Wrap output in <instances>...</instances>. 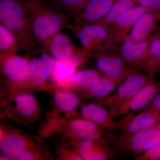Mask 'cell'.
Returning <instances> with one entry per match:
<instances>
[{"instance_id": "16", "label": "cell", "mask_w": 160, "mask_h": 160, "mask_svg": "<svg viewBox=\"0 0 160 160\" xmlns=\"http://www.w3.org/2000/svg\"><path fill=\"white\" fill-rule=\"evenodd\" d=\"M103 128L93 122L86 119L72 121L70 130L75 138L79 142L100 141L103 142Z\"/></svg>"}, {"instance_id": "32", "label": "cell", "mask_w": 160, "mask_h": 160, "mask_svg": "<svg viewBox=\"0 0 160 160\" xmlns=\"http://www.w3.org/2000/svg\"><path fill=\"white\" fill-rule=\"evenodd\" d=\"M21 1H23L24 2H30V1H37V0H21Z\"/></svg>"}, {"instance_id": "12", "label": "cell", "mask_w": 160, "mask_h": 160, "mask_svg": "<svg viewBox=\"0 0 160 160\" xmlns=\"http://www.w3.org/2000/svg\"><path fill=\"white\" fill-rule=\"evenodd\" d=\"M160 91V82L152 79L134 97L119 110L116 117L121 115L133 114V112L146 109Z\"/></svg>"}, {"instance_id": "4", "label": "cell", "mask_w": 160, "mask_h": 160, "mask_svg": "<svg viewBox=\"0 0 160 160\" xmlns=\"http://www.w3.org/2000/svg\"><path fill=\"white\" fill-rule=\"evenodd\" d=\"M160 142V123L151 128L131 134L120 135L116 139L115 146L122 153L138 156Z\"/></svg>"}, {"instance_id": "7", "label": "cell", "mask_w": 160, "mask_h": 160, "mask_svg": "<svg viewBox=\"0 0 160 160\" xmlns=\"http://www.w3.org/2000/svg\"><path fill=\"white\" fill-rule=\"evenodd\" d=\"M72 30L76 34L82 49L89 55L102 49L109 40V27L101 23H92Z\"/></svg>"}, {"instance_id": "24", "label": "cell", "mask_w": 160, "mask_h": 160, "mask_svg": "<svg viewBox=\"0 0 160 160\" xmlns=\"http://www.w3.org/2000/svg\"><path fill=\"white\" fill-rule=\"evenodd\" d=\"M118 84L114 80L104 75L101 76L98 82L88 90V92L92 97L102 99L112 94Z\"/></svg>"}, {"instance_id": "34", "label": "cell", "mask_w": 160, "mask_h": 160, "mask_svg": "<svg viewBox=\"0 0 160 160\" xmlns=\"http://www.w3.org/2000/svg\"></svg>"}, {"instance_id": "15", "label": "cell", "mask_w": 160, "mask_h": 160, "mask_svg": "<svg viewBox=\"0 0 160 160\" xmlns=\"http://www.w3.org/2000/svg\"><path fill=\"white\" fill-rule=\"evenodd\" d=\"M83 118L97 124L103 129L109 130L119 129L117 122L113 121L111 112L104 106L95 103L86 104L81 109Z\"/></svg>"}, {"instance_id": "23", "label": "cell", "mask_w": 160, "mask_h": 160, "mask_svg": "<svg viewBox=\"0 0 160 160\" xmlns=\"http://www.w3.org/2000/svg\"><path fill=\"white\" fill-rule=\"evenodd\" d=\"M14 102L18 111L24 117H31L37 111V101L32 95L29 93L18 95L14 98Z\"/></svg>"}, {"instance_id": "26", "label": "cell", "mask_w": 160, "mask_h": 160, "mask_svg": "<svg viewBox=\"0 0 160 160\" xmlns=\"http://www.w3.org/2000/svg\"><path fill=\"white\" fill-rule=\"evenodd\" d=\"M54 100L57 107L63 112L73 111L79 103L77 95L72 92L62 90L55 92Z\"/></svg>"}, {"instance_id": "11", "label": "cell", "mask_w": 160, "mask_h": 160, "mask_svg": "<svg viewBox=\"0 0 160 160\" xmlns=\"http://www.w3.org/2000/svg\"><path fill=\"white\" fill-rule=\"evenodd\" d=\"M41 46V49L51 55L55 59H72L80 51L69 36L59 32Z\"/></svg>"}, {"instance_id": "30", "label": "cell", "mask_w": 160, "mask_h": 160, "mask_svg": "<svg viewBox=\"0 0 160 160\" xmlns=\"http://www.w3.org/2000/svg\"><path fill=\"white\" fill-rule=\"evenodd\" d=\"M148 108H150L160 114V92L156 95Z\"/></svg>"}, {"instance_id": "1", "label": "cell", "mask_w": 160, "mask_h": 160, "mask_svg": "<svg viewBox=\"0 0 160 160\" xmlns=\"http://www.w3.org/2000/svg\"><path fill=\"white\" fill-rule=\"evenodd\" d=\"M24 3L32 34L38 44L42 45L63 29H71L70 18L49 1L37 0Z\"/></svg>"}, {"instance_id": "27", "label": "cell", "mask_w": 160, "mask_h": 160, "mask_svg": "<svg viewBox=\"0 0 160 160\" xmlns=\"http://www.w3.org/2000/svg\"><path fill=\"white\" fill-rule=\"evenodd\" d=\"M89 0H49L52 5L68 15L75 17L82 10Z\"/></svg>"}, {"instance_id": "31", "label": "cell", "mask_w": 160, "mask_h": 160, "mask_svg": "<svg viewBox=\"0 0 160 160\" xmlns=\"http://www.w3.org/2000/svg\"><path fill=\"white\" fill-rule=\"evenodd\" d=\"M35 159V155L29 150L23 151L19 155L17 159L18 160H31Z\"/></svg>"}, {"instance_id": "25", "label": "cell", "mask_w": 160, "mask_h": 160, "mask_svg": "<svg viewBox=\"0 0 160 160\" xmlns=\"http://www.w3.org/2000/svg\"><path fill=\"white\" fill-rule=\"evenodd\" d=\"M136 0H116L106 17L96 23L110 26L120 16L136 6Z\"/></svg>"}, {"instance_id": "2", "label": "cell", "mask_w": 160, "mask_h": 160, "mask_svg": "<svg viewBox=\"0 0 160 160\" xmlns=\"http://www.w3.org/2000/svg\"><path fill=\"white\" fill-rule=\"evenodd\" d=\"M0 24L19 40L23 51L35 56L41 51L35 40L25 3L21 0H0Z\"/></svg>"}, {"instance_id": "21", "label": "cell", "mask_w": 160, "mask_h": 160, "mask_svg": "<svg viewBox=\"0 0 160 160\" xmlns=\"http://www.w3.org/2000/svg\"><path fill=\"white\" fill-rule=\"evenodd\" d=\"M101 77L99 72L94 69L76 71L72 78L70 85L88 91L98 82Z\"/></svg>"}, {"instance_id": "20", "label": "cell", "mask_w": 160, "mask_h": 160, "mask_svg": "<svg viewBox=\"0 0 160 160\" xmlns=\"http://www.w3.org/2000/svg\"><path fill=\"white\" fill-rule=\"evenodd\" d=\"M1 149L5 156L9 158L17 159L23 151L27 150L25 139L16 133H9L2 138Z\"/></svg>"}, {"instance_id": "13", "label": "cell", "mask_w": 160, "mask_h": 160, "mask_svg": "<svg viewBox=\"0 0 160 160\" xmlns=\"http://www.w3.org/2000/svg\"><path fill=\"white\" fill-rule=\"evenodd\" d=\"M149 38L145 41H137L127 38L120 44V54L131 69L141 68L148 52Z\"/></svg>"}, {"instance_id": "28", "label": "cell", "mask_w": 160, "mask_h": 160, "mask_svg": "<svg viewBox=\"0 0 160 160\" xmlns=\"http://www.w3.org/2000/svg\"><path fill=\"white\" fill-rule=\"evenodd\" d=\"M136 4L160 18V0H136Z\"/></svg>"}, {"instance_id": "14", "label": "cell", "mask_w": 160, "mask_h": 160, "mask_svg": "<svg viewBox=\"0 0 160 160\" xmlns=\"http://www.w3.org/2000/svg\"><path fill=\"white\" fill-rule=\"evenodd\" d=\"M33 57V58L29 59L31 83L35 86H42L51 76L55 59L51 55L42 50L39 57H36V56Z\"/></svg>"}, {"instance_id": "18", "label": "cell", "mask_w": 160, "mask_h": 160, "mask_svg": "<svg viewBox=\"0 0 160 160\" xmlns=\"http://www.w3.org/2000/svg\"><path fill=\"white\" fill-rule=\"evenodd\" d=\"M140 68L152 78L160 71V34L149 38L148 52Z\"/></svg>"}, {"instance_id": "19", "label": "cell", "mask_w": 160, "mask_h": 160, "mask_svg": "<svg viewBox=\"0 0 160 160\" xmlns=\"http://www.w3.org/2000/svg\"><path fill=\"white\" fill-rule=\"evenodd\" d=\"M78 66L70 59H55L52 78L60 86L70 85L72 76L76 72Z\"/></svg>"}, {"instance_id": "8", "label": "cell", "mask_w": 160, "mask_h": 160, "mask_svg": "<svg viewBox=\"0 0 160 160\" xmlns=\"http://www.w3.org/2000/svg\"><path fill=\"white\" fill-rule=\"evenodd\" d=\"M146 12L143 7L136 5L120 16L112 24L108 26L109 39L106 46L121 44L128 37L135 23Z\"/></svg>"}, {"instance_id": "5", "label": "cell", "mask_w": 160, "mask_h": 160, "mask_svg": "<svg viewBox=\"0 0 160 160\" xmlns=\"http://www.w3.org/2000/svg\"><path fill=\"white\" fill-rule=\"evenodd\" d=\"M119 45H109L94 53L98 69L119 84L134 69L128 66L119 51Z\"/></svg>"}, {"instance_id": "9", "label": "cell", "mask_w": 160, "mask_h": 160, "mask_svg": "<svg viewBox=\"0 0 160 160\" xmlns=\"http://www.w3.org/2000/svg\"><path fill=\"white\" fill-rule=\"evenodd\" d=\"M116 0H89L82 11L74 18L70 29L98 22L109 13Z\"/></svg>"}, {"instance_id": "3", "label": "cell", "mask_w": 160, "mask_h": 160, "mask_svg": "<svg viewBox=\"0 0 160 160\" xmlns=\"http://www.w3.org/2000/svg\"><path fill=\"white\" fill-rule=\"evenodd\" d=\"M147 74L134 70L119 83L114 94L101 100L113 118L125 104L132 99L152 79Z\"/></svg>"}, {"instance_id": "33", "label": "cell", "mask_w": 160, "mask_h": 160, "mask_svg": "<svg viewBox=\"0 0 160 160\" xmlns=\"http://www.w3.org/2000/svg\"><path fill=\"white\" fill-rule=\"evenodd\" d=\"M159 123H160V121Z\"/></svg>"}, {"instance_id": "6", "label": "cell", "mask_w": 160, "mask_h": 160, "mask_svg": "<svg viewBox=\"0 0 160 160\" xmlns=\"http://www.w3.org/2000/svg\"><path fill=\"white\" fill-rule=\"evenodd\" d=\"M0 54L2 72L9 83L17 86L31 83L29 59L17 54Z\"/></svg>"}, {"instance_id": "10", "label": "cell", "mask_w": 160, "mask_h": 160, "mask_svg": "<svg viewBox=\"0 0 160 160\" xmlns=\"http://www.w3.org/2000/svg\"><path fill=\"white\" fill-rule=\"evenodd\" d=\"M160 121V113L147 108L136 115L127 114L118 124L122 134L127 135L151 128Z\"/></svg>"}, {"instance_id": "22", "label": "cell", "mask_w": 160, "mask_h": 160, "mask_svg": "<svg viewBox=\"0 0 160 160\" xmlns=\"http://www.w3.org/2000/svg\"><path fill=\"white\" fill-rule=\"evenodd\" d=\"M22 51L19 40L11 32L0 24V52L8 54H18Z\"/></svg>"}, {"instance_id": "17", "label": "cell", "mask_w": 160, "mask_h": 160, "mask_svg": "<svg viewBox=\"0 0 160 160\" xmlns=\"http://www.w3.org/2000/svg\"><path fill=\"white\" fill-rule=\"evenodd\" d=\"M160 21V18L157 15L146 12L135 23L127 38L137 41L148 39L156 29Z\"/></svg>"}, {"instance_id": "29", "label": "cell", "mask_w": 160, "mask_h": 160, "mask_svg": "<svg viewBox=\"0 0 160 160\" xmlns=\"http://www.w3.org/2000/svg\"><path fill=\"white\" fill-rule=\"evenodd\" d=\"M135 158L140 160H160V142Z\"/></svg>"}]
</instances>
